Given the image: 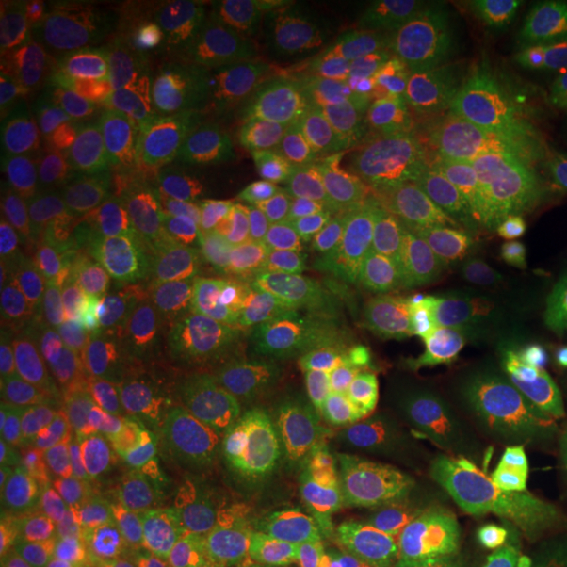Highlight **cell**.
Masks as SVG:
<instances>
[{
    "mask_svg": "<svg viewBox=\"0 0 567 567\" xmlns=\"http://www.w3.org/2000/svg\"><path fill=\"white\" fill-rule=\"evenodd\" d=\"M523 38L567 66V0L528 6V27Z\"/></svg>",
    "mask_w": 567,
    "mask_h": 567,
    "instance_id": "d6a6232c",
    "label": "cell"
},
{
    "mask_svg": "<svg viewBox=\"0 0 567 567\" xmlns=\"http://www.w3.org/2000/svg\"><path fill=\"white\" fill-rule=\"evenodd\" d=\"M396 488H400V505L410 534L425 538H442V542H471L484 549L486 555L499 565V509L488 505H465V502L439 499V496L423 494L413 486L402 484L400 478H396Z\"/></svg>",
    "mask_w": 567,
    "mask_h": 567,
    "instance_id": "f1b7e54d",
    "label": "cell"
},
{
    "mask_svg": "<svg viewBox=\"0 0 567 567\" xmlns=\"http://www.w3.org/2000/svg\"><path fill=\"white\" fill-rule=\"evenodd\" d=\"M200 551L213 567H331L308 505L284 486Z\"/></svg>",
    "mask_w": 567,
    "mask_h": 567,
    "instance_id": "603a6c76",
    "label": "cell"
},
{
    "mask_svg": "<svg viewBox=\"0 0 567 567\" xmlns=\"http://www.w3.org/2000/svg\"><path fill=\"white\" fill-rule=\"evenodd\" d=\"M276 421L287 431L344 425V352L350 323L316 287L295 276L258 274L245 297Z\"/></svg>",
    "mask_w": 567,
    "mask_h": 567,
    "instance_id": "5b68a950",
    "label": "cell"
},
{
    "mask_svg": "<svg viewBox=\"0 0 567 567\" xmlns=\"http://www.w3.org/2000/svg\"><path fill=\"white\" fill-rule=\"evenodd\" d=\"M3 528L6 542L32 567H80L69 505L19 460L6 476Z\"/></svg>",
    "mask_w": 567,
    "mask_h": 567,
    "instance_id": "d4e9b609",
    "label": "cell"
},
{
    "mask_svg": "<svg viewBox=\"0 0 567 567\" xmlns=\"http://www.w3.org/2000/svg\"><path fill=\"white\" fill-rule=\"evenodd\" d=\"M66 3H3L0 122L3 137L42 122L80 92L63 32Z\"/></svg>",
    "mask_w": 567,
    "mask_h": 567,
    "instance_id": "e0dca14e",
    "label": "cell"
},
{
    "mask_svg": "<svg viewBox=\"0 0 567 567\" xmlns=\"http://www.w3.org/2000/svg\"><path fill=\"white\" fill-rule=\"evenodd\" d=\"M122 210L145 213L195 234L205 245L231 258L255 260L279 237L284 221L271 197L266 200H218V197L179 195L137 176Z\"/></svg>",
    "mask_w": 567,
    "mask_h": 567,
    "instance_id": "44dd1931",
    "label": "cell"
},
{
    "mask_svg": "<svg viewBox=\"0 0 567 567\" xmlns=\"http://www.w3.org/2000/svg\"><path fill=\"white\" fill-rule=\"evenodd\" d=\"M410 567H499L484 549L471 542H442L408 530Z\"/></svg>",
    "mask_w": 567,
    "mask_h": 567,
    "instance_id": "1f68e13d",
    "label": "cell"
},
{
    "mask_svg": "<svg viewBox=\"0 0 567 567\" xmlns=\"http://www.w3.org/2000/svg\"><path fill=\"white\" fill-rule=\"evenodd\" d=\"M442 153L513 174L567 166V66L520 38L488 101Z\"/></svg>",
    "mask_w": 567,
    "mask_h": 567,
    "instance_id": "7c38bea8",
    "label": "cell"
},
{
    "mask_svg": "<svg viewBox=\"0 0 567 567\" xmlns=\"http://www.w3.org/2000/svg\"><path fill=\"white\" fill-rule=\"evenodd\" d=\"M172 528L195 547L243 523L281 492V439L193 434L151 476Z\"/></svg>",
    "mask_w": 567,
    "mask_h": 567,
    "instance_id": "ba28073f",
    "label": "cell"
},
{
    "mask_svg": "<svg viewBox=\"0 0 567 567\" xmlns=\"http://www.w3.org/2000/svg\"><path fill=\"white\" fill-rule=\"evenodd\" d=\"M379 216L381 197L375 187H365L308 221L284 226L252 264L316 287L350 323L394 289L381 255Z\"/></svg>",
    "mask_w": 567,
    "mask_h": 567,
    "instance_id": "4fadbf2b",
    "label": "cell"
},
{
    "mask_svg": "<svg viewBox=\"0 0 567 567\" xmlns=\"http://www.w3.org/2000/svg\"><path fill=\"white\" fill-rule=\"evenodd\" d=\"M379 45L413 84L402 126L446 151L488 101L520 45L515 9L484 0H429L379 19Z\"/></svg>",
    "mask_w": 567,
    "mask_h": 567,
    "instance_id": "277c9868",
    "label": "cell"
},
{
    "mask_svg": "<svg viewBox=\"0 0 567 567\" xmlns=\"http://www.w3.org/2000/svg\"><path fill=\"white\" fill-rule=\"evenodd\" d=\"M379 239L396 289L499 281L520 239V174L457 153L410 155L381 195Z\"/></svg>",
    "mask_w": 567,
    "mask_h": 567,
    "instance_id": "7a4b0ae2",
    "label": "cell"
},
{
    "mask_svg": "<svg viewBox=\"0 0 567 567\" xmlns=\"http://www.w3.org/2000/svg\"><path fill=\"white\" fill-rule=\"evenodd\" d=\"M203 310L205 305L189 300L153 310L122 342L111 347L116 354V365L151 375L155 381H166L187 358Z\"/></svg>",
    "mask_w": 567,
    "mask_h": 567,
    "instance_id": "83f0119b",
    "label": "cell"
},
{
    "mask_svg": "<svg viewBox=\"0 0 567 567\" xmlns=\"http://www.w3.org/2000/svg\"><path fill=\"white\" fill-rule=\"evenodd\" d=\"M95 421L97 478L155 471L193 436L176 415L163 384L113 365L90 384Z\"/></svg>",
    "mask_w": 567,
    "mask_h": 567,
    "instance_id": "ac0fdd59",
    "label": "cell"
},
{
    "mask_svg": "<svg viewBox=\"0 0 567 567\" xmlns=\"http://www.w3.org/2000/svg\"><path fill=\"white\" fill-rule=\"evenodd\" d=\"M394 473L402 484L439 499L486 505L515 481L499 444L436 415H413L392 434Z\"/></svg>",
    "mask_w": 567,
    "mask_h": 567,
    "instance_id": "d6986e66",
    "label": "cell"
},
{
    "mask_svg": "<svg viewBox=\"0 0 567 567\" xmlns=\"http://www.w3.org/2000/svg\"><path fill=\"white\" fill-rule=\"evenodd\" d=\"M0 567H32L9 542H3V555H0Z\"/></svg>",
    "mask_w": 567,
    "mask_h": 567,
    "instance_id": "836d02e7",
    "label": "cell"
},
{
    "mask_svg": "<svg viewBox=\"0 0 567 567\" xmlns=\"http://www.w3.org/2000/svg\"><path fill=\"white\" fill-rule=\"evenodd\" d=\"M109 234L134 260L151 268L166 287L189 302L213 300L226 292L243 271L239 258L145 213L118 210Z\"/></svg>",
    "mask_w": 567,
    "mask_h": 567,
    "instance_id": "7402d4cb",
    "label": "cell"
},
{
    "mask_svg": "<svg viewBox=\"0 0 567 567\" xmlns=\"http://www.w3.org/2000/svg\"><path fill=\"white\" fill-rule=\"evenodd\" d=\"M442 400L492 415L567 405V334L536 308L496 310L465 344Z\"/></svg>",
    "mask_w": 567,
    "mask_h": 567,
    "instance_id": "30bf717a",
    "label": "cell"
},
{
    "mask_svg": "<svg viewBox=\"0 0 567 567\" xmlns=\"http://www.w3.org/2000/svg\"><path fill=\"white\" fill-rule=\"evenodd\" d=\"M103 329L61 255L6 297V386H90L103 371Z\"/></svg>",
    "mask_w": 567,
    "mask_h": 567,
    "instance_id": "9c48e42d",
    "label": "cell"
},
{
    "mask_svg": "<svg viewBox=\"0 0 567 567\" xmlns=\"http://www.w3.org/2000/svg\"><path fill=\"white\" fill-rule=\"evenodd\" d=\"M80 284L87 292L103 337L116 347L142 318L184 297L166 287L151 268L134 260L109 231L90 247L80 266Z\"/></svg>",
    "mask_w": 567,
    "mask_h": 567,
    "instance_id": "cb8c5ba5",
    "label": "cell"
},
{
    "mask_svg": "<svg viewBox=\"0 0 567 567\" xmlns=\"http://www.w3.org/2000/svg\"><path fill=\"white\" fill-rule=\"evenodd\" d=\"M116 11L111 3L103 0H76L66 3L63 11V32H66V45L74 55L76 66H84L92 59H97L116 32Z\"/></svg>",
    "mask_w": 567,
    "mask_h": 567,
    "instance_id": "4dcf8cb0",
    "label": "cell"
},
{
    "mask_svg": "<svg viewBox=\"0 0 567 567\" xmlns=\"http://www.w3.org/2000/svg\"><path fill=\"white\" fill-rule=\"evenodd\" d=\"M140 176L179 195L266 200L274 189L266 118H213L145 142Z\"/></svg>",
    "mask_w": 567,
    "mask_h": 567,
    "instance_id": "9a60e30c",
    "label": "cell"
},
{
    "mask_svg": "<svg viewBox=\"0 0 567 567\" xmlns=\"http://www.w3.org/2000/svg\"><path fill=\"white\" fill-rule=\"evenodd\" d=\"M297 473L284 488L305 499L331 567H410L396 476L363 442L329 439Z\"/></svg>",
    "mask_w": 567,
    "mask_h": 567,
    "instance_id": "52a82bcc",
    "label": "cell"
},
{
    "mask_svg": "<svg viewBox=\"0 0 567 567\" xmlns=\"http://www.w3.org/2000/svg\"><path fill=\"white\" fill-rule=\"evenodd\" d=\"M61 218L45 205L27 195L13 184H0V271H3V295L24 284L51 258V247L71 237Z\"/></svg>",
    "mask_w": 567,
    "mask_h": 567,
    "instance_id": "4316f807",
    "label": "cell"
},
{
    "mask_svg": "<svg viewBox=\"0 0 567 567\" xmlns=\"http://www.w3.org/2000/svg\"><path fill=\"white\" fill-rule=\"evenodd\" d=\"M161 384L193 434L247 436L276 429V410L245 302L205 305L187 358Z\"/></svg>",
    "mask_w": 567,
    "mask_h": 567,
    "instance_id": "8fae6325",
    "label": "cell"
},
{
    "mask_svg": "<svg viewBox=\"0 0 567 567\" xmlns=\"http://www.w3.org/2000/svg\"><path fill=\"white\" fill-rule=\"evenodd\" d=\"M295 38L226 3H132L109 48L80 69V92L145 145L234 118L292 80Z\"/></svg>",
    "mask_w": 567,
    "mask_h": 567,
    "instance_id": "6da1fadb",
    "label": "cell"
},
{
    "mask_svg": "<svg viewBox=\"0 0 567 567\" xmlns=\"http://www.w3.org/2000/svg\"><path fill=\"white\" fill-rule=\"evenodd\" d=\"M509 274L549 289L567 281V166L520 174V239Z\"/></svg>",
    "mask_w": 567,
    "mask_h": 567,
    "instance_id": "484cf974",
    "label": "cell"
},
{
    "mask_svg": "<svg viewBox=\"0 0 567 567\" xmlns=\"http://www.w3.org/2000/svg\"><path fill=\"white\" fill-rule=\"evenodd\" d=\"M499 300V281L389 289L350 318L344 352V425L371 444L442 400L460 354Z\"/></svg>",
    "mask_w": 567,
    "mask_h": 567,
    "instance_id": "3957f363",
    "label": "cell"
},
{
    "mask_svg": "<svg viewBox=\"0 0 567 567\" xmlns=\"http://www.w3.org/2000/svg\"><path fill=\"white\" fill-rule=\"evenodd\" d=\"M544 567H567V544L559 551H555V555L544 563Z\"/></svg>",
    "mask_w": 567,
    "mask_h": 567,
    "instance_id": "e575fe53",
    "label": "cell"
},
{
    "mask_svg": "<svg viewBox=\"0 0 567 567\" xmlns=\"http://www.w3.org/2000/svg\"><path fill=\"white\" fill-rule=\"evenodd\" d=\"M142 147L82 92L42 122L3 137V184L24 189L71 231L122 210Z\"/></svg>",
    "mask_w": 567,
    "mask_h": 567,
    "instance_id": "8992f818",
    "label": "cell"
},
{
    "mask_svg": "<svg viewBox=\"0 0 567 567\" xmlns=\"http://www.w3.org/2000/svg\"><path fill=\"white\" fill-rule=\"evenodd\" d=\"M66 505L80 567H118L142 549L182 538L163 513L151 478H97Z\"/></svg>",
    "mask_w": 567,
    "mask_h": 567,
    "instance_id": "ffe728a7",
    "label": "cell"
},
{
    "mask_svg": "<svg viewBox=\"0 0 567 567\" xmlns=\"http://www.w3.org/2000/svg\"><path fill=\"white\" fill-rule=\"evenodd\" d=\"M499 567H544L567 544V502L515 496L499 507Z\"/></svg>",
    "mask_w": 567,
    "mask_h": 567,
    "instance_id": "f546056e",
    "label": "cell"
},
{
    "mask_svg": "<svg viewBox=\"0 0 567 567\" xmlns=\"http://www.w3.org/2000/svg\"><path fill=\"white\" fill-rule=\"evenodd\" d=\"M3 423L17 460L63 502L97 481L90 386L3 389Z\"/></svg>",
    "mask_w": 567,
    "mask_h": 567,
    "instance_id": "2e32d148",
    "label": "cell"
},
{
    "mask_svg": "<svg viewBox=\"0 0 567 567\" xmlns=\"http://www.w3.org/2000/svg\"><path fill=\"white\" fill-rule=\"evenodd\" d=\"M260 116L271 137V200L284 226L308 221L347 195L375 187L371 134L334 124L289 87Z\"/></svg>",
    "mask_w": 567,
    "mask_h": 567,
    "instance_id": "5bb4252c",
    "label": "cell"
}]
</instances>
